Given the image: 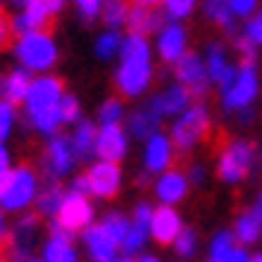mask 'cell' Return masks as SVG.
Returning <instances> with one entry per match:
<instances>
[{"instance_id":"cell-55","label":"cell","mask_w":262,"mask_h":262,"mask_svg":"<svg viewBox=\"0 0 262 262\" xmlns=\"http://www.w3.org/2000/svg\"><path fill=\"white\" fill-rule=\"evenodd\" d=\"M250 262H262V253H253V256H250Z\"/></svg>"},{"instance_id":"cell-6","label":"cell","mask_w":262,"mask_h":262,"mask_svg":"<svg viewBox=\"0 0 262 262\" xmlns=\"http://www.w3.org/2000/svg\"><path fill=\"white\" fill-rule=\"evenodd\" d=\"M256 95H259V71L253 62H242L236 80L221 92V106H224V112H238V109L253 106Z\"/></svg>"},{"instance_id":"cell-27","label":"cell","mask_w":262,"mask_h":262,"mask_svg":"<svg viewBox=\"0 0 262 262\" xmlns=\"http://www.w3.org/2000/svg\"><path fill=\"white\" fill-rule=\"evenodd\" d=\"M95 142H97V127L92 121H80L71 133V147L77 159H92L95 156Z\"/></svg>"},{"instance_id":"cell-23","label":"cell","mask_w":262,"mask_h":262,"mask_svg":"<svg viewBox=\"0 0 262 262\" xmlns=\"http://www.w3.org/2000/svg\"><path fill=\"white\" fill-rule=\"evenodd\" d=\"M124 27H130V36L147 38L150 33H159L165 27V15L156 12V9H144V6H130Z\"/></svg>"},{"instance_id":"cell-48","label":"cell","mask_w":262,"mask_h":262,"mask_svg":"<svg viewBox=\"0 0 262 262\" xmlns=\"http://www.w3.org/2000/svg\"><path fill=\"white\" fill-rule=\"evenodd\" d=\"M236 118L242 121V124H250V121H253V106H248V109H238V112H236Z\"/></svg>"},{"instance_id":"cell-21","label":"cell","mask_w":262,"mask_h":262,"mask_svg":"<svg viewBox=\"0 0 262 262\" xmlns=\"http://www.w3.org/2000/svg\"><path fill=\"white\" fill-rule=\"evenodd\" d=\"M183 230V218L174 206H156L154 218H150V236L159 245H174V238Z\"/></svg>"},{"instance_id":"cell-41","label":"cell","mask_w":262,"mask_h":262,"mask_svg":"<svg viewBox=\"0 0 262 262\" xmlns=\"http://www.w3.org/2000/svg\"><path fill=\"white\" fill-rule=\"evenodd\" d=\"M74 6H77V12H80L83 21H95V18H100L103 0H74Z\"/></svg>"},{"instance_id":"cell-30","label":"cell","mask_w":262,"mask_h":262,"mask_svg":"<svg viewBox=\"0 0 262 262\" xmlns=\"http://www.w3.org/2000/svg\"><path fill=\"white\" fill-rule=\"evenodd\" d=\"M62 201H65V189H62L56 180H48V183L41 186V191H38L36 206H38L41 215H56V209L62 206Z\"/></svg>"},{"instance_id":"cell-54","label":"cell","mask_w":262,"mask_h":262,"mask_svg":"<svg viewBox=\"0 0 262 262\" xmlns=\"http://www.w3.org/2000/svg\"><path fill=\"white\" fill-rule=\"evenodd\" d=\"M253 209H256V212H259V218H262V194L256 198V206H253Z\"/></svg>"},{"instance_id":"cell-45","label":"cell","mask_w":262,"mask_h":262,"mask_svg":"<svg viewBox=\"0 0 262 262\" xmlns=\"http://www.w3.org/2000/svg\"><path fill=\"white\" fill-rule=\"evenodd\" d=\"M224 262H250V253L245 248H233V250H230V256H227Z\"/></svg>"},{"instance_id":"cell-16","label":"cell","mask_w":262,"mask_h":262,"mask_svg":"<svg viewBox=\"0 0 262 262\" xmlns=\"http://www.w3.org/2000/svg\"><path fill=\"white\" fill-rule=\"evenodd\" d=\"M147 106L154 109L159 118H177V115H183V112L191 106V95L183 85L174 83V85H168V89H162L159 95L150 97Z\"/></svg>"},{"instance_id":"cell-43","label":"cell","mask_w":262,"mask_h":262,"mask_svg":"<svg viewBox=\"0 0 262 262\" xmlns=\"http://www.w3.org/2000/svg\"><path fill=\"white\" fill-rule=\"evenodd\" d=\"M236 50L242 53V62H253V59H256V48H253V45H250L242 33L236 36Z\"/></svg>"},{"instance_id":"cell-46","label":"cell","mask_w":262,"mask_h":262,"mask_svg":"<svg viewBox=\"0 0 262 262\" xmlns=\"http://www.w3.org/2000/svg\"><path fill=\"white\" fill-rule=\"evenodd\" d=\"M203 177H206L203 165H191V168H189V174H186V180H189V183H203Z\"/></svg>"},{"instance_id":"cell-52","label":"cell","mask_w":262,"mask_h":262,"mask_svg":"<svg viewBox=\"0 0 262 262\" xmlns=\"http://www.w3.org/2000/svg\"><path fill=\"white\" fill-rule=\"evenodd\" d=\"M48 3L53 6V12H59V9H62V3H65V0H48Z\"/></svg>"},{"instance_id":"cell-26","label":"cell","mask_w":262,"mask_h":262,"mask_svg":"<svg viewBox=\"0 0 262 262\" xmlns=\"http://www.w3.org/2000/svg\"><path fill=\"white\" fill-rule=\"evenodd\" d=\"M259 236H262V218H259V212H256L253 206L245 209V212H238L236 227H233V238L242 242V245H253V242H259Z\"/></svg>"},{"instance_id":"cell-36","label":"cell","mask_w":262,"mask_h":262,"mask_svg":"<svg viewBox=\"0 0 262 262\" xmlns=\"http://www.w3.org/2000/svg\"><path fill=\"white\" fill-rule=\"evenodd\" d=\"M171 248L177 250L180 259H191V256L198 253V233H194L191 227H183V230H180V236L174 238V245H171Z\"/></svg>"},{"instance_id":"cell-22","label":"cell","mask_w":262,"mask_h":262,"mask_svg":"<svg viewBox=\"0 0 262 262\" xmlns=\"http://www.w3.org/2000/svg\"><path fill=\"white\" fill-rule=\"evenodd\" d=\"M154 194L159 198L162 206H177L186 194H189V180L183 171H165V174H159L154 183Z\"/></svg>"},{"instance_id":"cell-13","label":"cell","mask_w":262,"mask_h":262,"mask_svg":"<svg viewBox=\"0 0 262 262\" xmlns=\"http://www.w3.org/2000/svg\"><path fill=\"white\" fill-rule=\"evenodd\" d=\"M38 242V218L36 215H21L12 227V236L6 245V253L12 262H24L30 259V250Z\"/></svg>"},{"instance_id":"cell-5","label":"cell","mask_w":262,"mask_h":262,"mask_svg":"<svg viewBox=\"0 0 262 262\" xmlns=\"http://www.w3.org/2000/svg\"><path fill=\"white\" fill-rule=\"evenodd\" d=\"M92 224H95V206H92V201L65 189V201H62V206L53 215V230H59L65 236H74V233H85Z\"/></svg>"},{"instance_id":"cell-14","label":"cell","mask_w":262,"mask_h":262,"mask_svg":"<svg viewBox=\"0 0 262 262\" xmlns=\"http://www.w3.org/2000/svg\"><path fill=\"white\" fill-rule=\"evenodd\" d=\"M156 53L168 65H177L189 53V33L183 24H165L156 33Z\"/></svg>"},{"instance_id":"cell-9","label":"cell","mask_w":262,"mask_h":262,"mask_svg":"<svg viewBox=\"0 0 262 262\" xmlns=\"http://www.w3.org/2000/svg\"><path fill=\"white\" fill-rule=\"evenodd\" d=\"M174 77H177V85H183L191 97H203L209 92V77H206V65L198 53H186L183 59L174 65Z\"/></svg>"},{"instance_id":"cell-12","label":"cell","mask_w":262,"mask_h":262,"mask_svg":"<svg viewBox=\"0 0 262 262\" xmlns=\"http://www.w3.org/2000/svg\"><path fill=\"white\" fill-rule=\"evenodd\" d=\"M85 183H89V194H95V198H115L121 189V168L115 162H103V159H97L89 165L85 171Z\"/></svg>"},{"instance_id":"cell-15","label":"cell","mask_w":262,"mask_h":262,"mask_svg":"<svg viewBox=\"0 0 262 262\" xmlns=\"http://www.w3.org/2000/svg\"><path fill=\"white\" fill-rule=\"evenodd\" d=\"M130 150V136L127 130L115 124V127H97V142H95V154L103 159V162H115L118 165L121 159Z\"/></svg>"},{"instance_id":"cell-56","label":"cell","mask_w":262,"mask_h":262,"mask_svg":"<svg viewBox=\"0 0 262 262\" xmlns=\"http://www.w3.org/2000/svg\"><path fill=\"white\" fill-rule=\"evenodd\" d=\"M0 100H3V74H0Z\"/></svg>"},{"instance_id":"cell-28","label":"cell","mask_w":262,"mask_h":262,"mask_svg":"<svg viewBox=\"0 0 262 262\" xmlns=\"http://www.w3.org/2000/svg\"><path fill=\"white\" fill-rule=\"evenodd\" d=\"M30 83H33V77H30L24 68H15L12 74H6V77H3V100H9V103H24L27 92H30Z\"/></svg>"},{"instance_id":"cell-10","label":"cell","mask_w":262,"mask_h":262,"mask_svg":"<svg viewBox=\"0 0 262 262\" xmlns=\"http://www.w3.org/2000/svg\"><path fill=\"white\" fill-rule=\"evenodd\" d=\"M150 218H154V206L144 201L136 203L133 218H130V230H127V236L121 242V256H130L133 259L147 245V238H150Z\"/></svg>"},{"instance_id":"cell-17","label":"cell","mask_w":262,"mask_h":262,"mask_svg":"<svg viewBox=\"0 0 262 262\" xmlns=\"http://www.w3.org/2000/svg\"><path fill=\"white\" fill-rule=\"evenodd\" d=\"M171 159H174V144L165 133H154L144 142V171L147 174H165L171 171Z\"/></svg>"},{"instance_id":"cell-33","label":"cell","mask_w":262,"mask_h":262,"mask_svg":"<svg viewBox=\"0 0 262 262\" xmlns=\"http://www.w3.org/2000/svg\"><path fill=\"white\" fill-rule=\"evenodd\" d=\"M124 121V103H121L118 97H106L100 109H97V124L100 127H115Z\"/></svg>"},{"instance_id":"cell-37","label":"cell","mask_w":262,"mask_h":262,"mask_svg":"<svg viewBox=\"0 0 262 262\" xmlns=\"http://www.w3.org/2000/svg\"><path fill=\"white\" fill-rule=\"evenodd\" d=\"M100 227H103L109 236L121 245V242H124V236H127V230H130V218H127V215H121V212H109L106 218L100 221Z\"/></svg>"},{"instance_id":"cell-25","label":"cell","mask_w":262,"mask_h":262,"mask_svg":"<svg viewBox=\"0 0 262 262\" xmlns=\"http://www.w3.org/2000/svg\"><path fill=\"white\" fill-rule=\"evenodd\" d=\"M159 115H156L150 106H139L130 112V118H127V136H133V139H142V142H147L154 133H159Z\"/></svg>"},{"instance_id":"cell-19","label":"cell","mask_w":262,"mask_h":262,"mask_svg":"<svg viewBox=\"0 0 262 262\" xmlns=\"http://www.w3.org/2000/svg\"><path fill=\"white\" fill-rule=\"evenodd\" d=\"M83 245H85V253L92 256V262H115L118 253H121V245L109 236L100 224H92L89 230H85Z\"/></svg>"},{"instance_id":"cell-42","label":"cell","mask_w":262,"mask_h":262,"mask_svg":"<svg viewBox=\"0 0 262 262\" xmlns=\"http://www.w3.org/2000/svg\"><path fill=\"white\" fill-rule=\"evenodd\" d=\"M256 6H259V0H230L233 18H250V15L256 12Z\"/></svg>"},{"instance_id":"cell-44","label":"cell","mask_w":262,"mask_h":262,"mask_svg":"<svg viewBox=\"0 0 262 262\" xmlns=\"http://www.w3.org/2000/svg\"><path fill=\"white\" fill-rule=\"evenodd\" d=\"M9 168H12V156H9V147L0 142V177H3Z\"/></svg>"},{"instance_id":"cell-31","label":"cell","mask_w":262,"mask_h":262,"mask_svg":"<svg viewBox=\"0 0 262 262\" xmlns=\"http://www.w3.org/2000/svg\"><path fill=\"white\" fill-rule=\"evenodd\" d=\"M121 45H124V36L118 30H103L95 38V56L97 59H115L121 53Z\"/></svg>"},{"instance_id":"cell-47","label":"cell","mask_w":262,"mask_h":262,"mask_svg":"<svg viewBox=\"0 0 262 262\" xmlns=\"http://www.w3.org/2000/svg\"><path fill=\"white\" fill-rule=\"evenodd\" d=\"M9 36H12V27H9V21H6V18L0 15V48H3L6 41H9Z\"/></svg>"},{"instance_id":"cell-7","label":"cell","mask_w":262,"mask_h":262,"mask_svg":"<svg viewBox=\"0 0 262 262\" xmlns=\"http://www.w3.org/2000/svg\"><path fill=\"white\" fill-rule=\"evenodd\" d=\"M253 165H256V144L238 139L227 144V150H221L218 156V177L224 183H242Z\"/></svg>"},{"instance_id":"cell-57","label":"cell","mask_w":262,"mask_h":262,"mask_svg":"<svg viewBox=\"0 0 262 262\" xmlns=\"http://www.w3.org/2000/svg\"><path fill=\"white\" fill-rule=\"evenodd\" d=\"M115 262H133V259H130V256H118Z\"/></svg>"},{"instance_id":"cell-32","label":"cell","mask_w":262,"mask_h":262,"mask_svg":"<svg viewBox=\"0 0 262 262\" xmlns=\"http://www.w3.org/2000/svg\"><path fill=\"white\" fill-rule=\"evenodd\" d=\"M127 12H130V3L127 0H103V9H100V18L106 30H121L127 24Z\"/></svg>"},{"instance_id":"cell-50","label":"cell","mask_w":262,"mask_h":262,"mask_svg":"<svg viewBox=\"0 0 262 262\" xmlns=\"http://www.w3.org/2000/svg\"><path fill=\"white\" fill-rule=\"evenodd\" d=\"M3 242H6V218L0 212V248H3Z\"/></svg>"},{"instance_id":"cell-49","label":"cell","mask_w":262,"mask_h":262,"mask_svg":"<svg viewBox=\"0 0 262 262\" xmlns=\"http://www.w3.org/2000/svg\"><path fill=\"white\" fill-rule=\"evenodd\" d=\"M133 6H144V9H154V6H162V0H133Z\"/></svg>"},{"instance_id":"cell-58","label":"cell","mask_w":262,"mask_h":262,"mask_svg":"<svg viewBox=\"0 0 262 262\" xmlns=\"http://www.w3.org/2000/svg\"><path fill=\"white\" fill-rule=\"evenodd\" d=\"M24 262H41V259H36V256H30V259H24Z\"/></svg>"},{"instance_id":"cell-53","label":"cell","mask_w":262,"mask_h":262,"mask_svg":"<svg viewBox=\"0 0 262 262\" xmlns=\"http://www.w3.org/2000/svg\"><path fill=\"white\" fill-rule=\"evenodd\" d=\"M9 3H12V6H18V9H24V6L30 3V0H9Z\"/></svg>"},{"instance_id":"cell-8","label":"cell","mask_w":262,"mask_h":262,"mask_svg":"<svg viewBox=\"0 0 262 262\" xmlns=\"http://www.w3.org/2000/svg\"><path fill=\"white\" fill-rule=\"evenodd\" d=\"M62 97H65V85H62L59 77H36L30 83V92L24 97V109H27V115L59 109Z\"/></svg>"},{"instance_id":"cell-40","label":"cell","mask_w":262,"mask_h":262,"mask_svg":"<svg viewBox=\"0 0 262 262\" xmlns=\"http://www.w3.org/2000/svg\"><path fill=\"white\" fill-rule=\"evenodd\" d=\"M242 36L248 38L256 50L262 48V9H259V12H253L248 18V24H245V30H242Z\"/></svg>"},{"instance_id":"cell-24","label":"cell","mask_w":262,"mask_h":262,"mask_svg":"<svg viewBox=\"0 0 262 262\" xmlns=\"http://www.w3.org/2000/svg\"><path fill=\"white\" fill-rule=\"evenodd\" d=\"M41 262H80V253L74 248L71 236L53 230L50 238L41 245Z\"/></svg>"},{"instance_id":"cell-3","label":"cell","mask_w":262,"mask_h":262,"mask_svg":"<svg viewBox=\"0 0 262 262\" xmlns=\"http://www.w3.org/2000/svg\"><path fill=\"white\" fill-rule=\"evenodd\" d=\"M41 183L38 174L30 165L9 168L3 177V191H0V212H24L36 203Z\"/></svg>"},{"instance_id":"cell-4","label":"cell","mask_w":262,"mask_h":262,"mask_svg":"<svg viewBox=\"0 0 262 262\" xmlns=\"http://www.w3.org/2000/svg\"><path fill=\"white\" fill-rule=\"evenodd\" d=\"M206 133H209V109L203 106V103H191L183 115L174 118L171 136H168V139H171V144H174V150L189 154V150L198 147V142H201Z\"/></svg>"},{"instance_id":"cell-35","label":"cell","mask_w":262,"mask_h":262,"mask_svg":"<svg viewBox=\"0 0 262 262\" xmlns=\"http://www.w3.org/2000/svg\"><path fill=\"white\" fill-rule=\"evenodd\" d=\"M198 6V0H162V15L171 24H180L183 18H189Z\"/></svg>"},{"instance_id":"cell-20","label":"cell","mask_w":262,"mask_h":262,"mask_svg":"<svg viewBox=\"0 0 262 262\" xmlns=\"http://www.w3.org/2000/svg\"><path fill=\"white\" fill-rule=\"evenodd\" d=\"M203 65H206V77H209V83H215L221 92L236 80L238 65H230V62H227L224 45H218V41L206 48V59H203Z\"/></svg>"},{"instance_id":"cell-2","label":"cell","mask_w":262,"mask_h":262,"mask_svg":"<svg viewBox=\"0 0 262 262\" xmlns=\"http://www.w3.org/2000/svg\"><path fill=\"white\" fill-rule=\"evenodd\" d=\"M12 53L27 74H48L56 65V59H59V45H56V38L50 33L36 30V33L18 36Z\"/></svg>"},{"instance_id":"cell-34","label":"cell","mask_w":262,"mask_h":262,"mask_svg":"<svg viewBox=\"0 0 262 262\" xmlns=\"http://www.w3.org/2000/svg\"><path fill=\"white\" fill-rule=\"evenodd\" d=\"M236 248V238H233V233H227V230H221V233H215L212 242H209V262H224L227 256H230V250Z\"/></svg>"},{"instance_id":"cell-29","label":"cell","mask_w":262,"mask_h":262,"mask_svg":"<svg viewBox=\"0 0 262 262\" xmlns=\"http://www.w3.org/2000/svg\"><path fill=\"white\" fill-rule=\"evenodd\" d=\"M203 12H206V18H209L212 24L221 27L227 36H233V38L238 36L233 12H230V0H203Z\"/></svg>"},{"instance_id":"cell-51","label":"cell","mask_w":262,"mask_h":262,"mask_svg":"<svg viewBox=\"0 0 262 262\" xmlns=\"http://www.w3.org/2000/svg\"><path fill=\"white\" fill-rule=\"evenodd\" d=\"M133 262H162V259H159V256H150V253H142L139 259H133Z\"/></svg>"},{"instance_id":"cell-1","label":"cell","mask_w":262,"mask_h":262,"mask_svg":"<svg viewBox=\"0 0 262 262\" xmlns=\"http://www.w3.org/2000/svg\"><path fill=\"white\" fill-rule=\"evenodd\" d=\"M154 83V48L142 36H127L118 53L115 85L124 97H142Z\"/></svg>"},{"instance_id":"cell-11","label":"cell","mask_w":262,"mask_h":262,"mask_svg":"<svg viewBox=\"0 0 262 262\" xmlns=\"http://www.w3.org/2000/svg\"><path fill=\"white\" fill-rule=\"evenodd\" d=\"M77 165V156H74L71 139L68 136H53L48 142V150H45V171H48V180H56L59 183L62 177H68Z\"/></svg>"},{"instance_id":"cell-38","label":"cell","mask_w":262,"mask_h":262,"mask_svg":"<svg viewBox=\"0 0 262 262\" xmlns=\"http://www.w3.org/2000/svg\"><path fill=\"white\" fill-rule=\"evenodd\" d=\"M15 124H18V109H15V103L0 100V142H3V144H6L9 136H12Z\"/></svg>"},{"instance_id":"cell-39","label":"cell","mask_w":262,"mask_h":262,"mask_svg":"<svg viewBox=\"0 0 262 262\" xmlns=\"http://www.w3.org/2000/svg\"><path fill=\"white\" fill-rule=\"evenodd\" d=\"M59 115H62V124H80L83 121V109H80V100L74 95L65 92V97L59 100Z\"/></svg>"},{"instance_id":"cell-18","label":"cell","mask_w":262,"mask_h":262,"mask_svg":"<svg viewBox=\"0 0 262 262\" xmlns=\"http://www.w3.org/2000/svg\"><path fill=\"white\" fill-rule=\"evenodd\" d=\"M53 6H50L48 0H30L21 12L12 18V30L18 33V36H27V33H36V30H45V24H48L50 18H53Z\"/></svg>"}]
</instances>
